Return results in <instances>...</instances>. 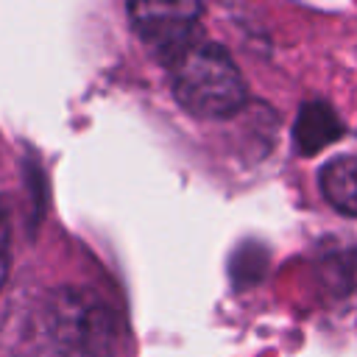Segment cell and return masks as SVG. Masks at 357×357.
Returning <instances> with one entry per match:
<instances>
[{
    "label": "cell",
    "instance_id": "obj_1",
    "mask_svg": "<svg viewBox=\"0 0 357 357\" xmlns=\"http://www.w3.org/2000/svg\"><path fill=\"white\" fill-rule=\"evenodd\" d=\"M178 106L204 120L237 114L248 100V86L229 50L218 42H195L170 67Z\"/></svg>",
    "mask_w": 357,
    "mask_h": 357
},
{
    "label": "cell",
    "instance_id": "obj_2",
    "mask_svg": "<svg viewBox=\"0 0 357 357\" xmlns=\"http://www.w3.org/2000/svg\"><path fill=\"white\" fill-rule=\"evenodd\" d=\"M45 329L59 357H114L117 321L89 287L64 284L45 301Z\"/></svg>",
    "mask_w": 357,
    "mask_h": 357
},
{
    "label": "cell",
    "instance_id": "obj_3",
    "mask_svg": "<svg viewBox=\"0 0 357 357\" xmlns=\"http://www.w3.org/2000/svg\"><path fill=\"white\" fill-rule=\"evenodd\" d=\"M204 8L198 3H131L128 20L142 45L165 64L173 67L184 50L198 39V20Z\"/></svg>",
    "mask_w": 357,
    "mask_h": 357
},
{
    "label": "cell",
    "instance_id": "obj_4",
    "mask_svg": "<svg viewBox=\"0 0 357 357\" xmlns=\"http://www.w3.org/2000/svg\"><path fill=\"white\" fill-rule=\"evenodd\" d=\"M343 120L326 100H307L301 103L296 123H293V139L298 153L312 156L343 137Z\"/></svg>",
    "mask_w": 357,
    "mask_h": 357
},
{
    "label": "cell",
    "instance_id": "obj_5",
    "mask_svg": "<svg viewBox=\"0 0 357 357\" xmlns=\"http://www.w3.org/2000/svg\"><path fill=\"white\" fill-rule=\"evenodd\" d=\"M318 187L329 206L346 218H357V156L343 153L318 170Z\"/></svg>",
    "mask_w": 357,
    "mask_h": 357
},
{
    "label": "cell",
    "instance_id": "obj_6",
    "mask_svg": "<svg viewBox=\"0 0 357 357\" xmlns=\"http://www.w3.org/2000/svg\"><path fill=\"white\" fill-rule=\"evenodd\" d=\"M11 268V201L0 192V290Z\"/></svg>",
    "mask_w": 357,
    "mask_h": 357
}]
</instances>
